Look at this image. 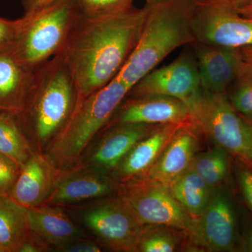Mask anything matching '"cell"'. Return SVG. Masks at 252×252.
<instances>
[{
    "label": "cell",
    "mask_w": 252,
    "mask_h": 252,
    "mask_svg": "<svg viewBox=\"0 0 252 252\" xmlns=\"http://www.w3.org/2000/svg\"><path fill=\"white\" fill-rule=\"evenodd\" d=\"M79 16L72 0L23 16L11 49L21 62L36 70L63 52Z\"/></svg>",
    "instance_id": "5b68a950"
},
{
    "label": "cell",
    "mask_w": 252,
    "mask_h": 252,
    "mask_svg": "<svg viewBox=\"0 0 252 252\" xmlns=\"http://www.w3.org/2000/svg\"><path fill=\"white\" fill-rule=\"evenodd\" d=\"M192 122L160 124L132 147L118 165L123 179H129L147 172L177 130Z\"/></svg>",
    "instance_id": "e0dca14e"
},
{
    "label": "cell",
    "mask_w": 252,
    "mask_h": 252,
    "mask_svg": "<svg viewBox=\"0 0 252 252\" xmlns=\"http://www.w3.org/2000/svg\"><path fill=\"white\" fill-rule=\"evenodd\" d=\"M35 72L21 62L11 48L0 51V112L16 117L23 112Z\"/></svg>",
    "instance_id": "9a60e30c"
},
{
    "label": "cell",
    "mask_w": 252,
    "mask_h": 252,
    "mask_svg": "<svg viewBox=\"0 0 252 252\" xmlns=\"http://www.w3.org/2000/svg\"><path fill=\"white\" fill-rule=\"evenodd\" d=\"M77 99L72 73L63 56L59 55L36 69L21 114L28 113L38 139L44 142L56 135L66 124Z\"/></svg>",
    "instance_id": "277c9868"
},
{
    "label": "cell",
    "mask_w": 252,
    "mask_h": 252,
    "mask_svg": "<svg viewBox=\"0 0 252 252\" xmlns=\"http://www.w3.org/2000/svg\"><path fill=\"white\" fill-rule=\"evenodd\" d=\"M84 220L111 248L124 252L138 250L144 225L139 223L122 200L94 207L84 214Z\"/></svg>",
    "instance_id": "30bf717a"
},
{
    "label": "cell",
    "mask_w": 252,
    "mask_h": 252,
    "mask_svg": "<svg viewBox=\"0 0 252 252\" xmlns=\"http://www.w3.org/2000/svg\"><path fill=\"white\" fill-rule=\"evenodd\" d=\"M149 5L116 14L79 16L61 54L83 98L114 79L135 49Z\"/></svg>",
    "instance_id": "6da1fadb"
},
{
    "label": "cell",
    "mask_w": 252,
    "mask_h": 252,
    "mask_svg": "<svg viewBox=\"0 0 252 252\" xmlns=\"http://www.w3.org/2000/svg\"><path fill=\"white\" fill-rule=\"evenodd\" d=\"M51 159L31 155L21 167V172L9 197L26 207H38L52 191L56 169Z\"/></svg>",
    "instance_id": "2e32d148"
},
{
    "label": "cell",
    "mask_w": 252,
    "mask_h": 252,
    "mask_svg": "<svg viewBox=\"0 0 252 252\" xmlns=\"http://www.w3.org/2000/svg\"><path fill=\"white\" fill-rule=\"evenodd\" d=\"M122 200L144 226L162 225L192 235L196 230L198 219L190 216L165 186L148 180L132 186Z\"/></svg>",
    "instance_id": "52a82bcc"
},
{
    "label": "cell",
    "mask_w": 252,
    "mask_h": 252,
    "mask_svg": "<svg viewBox=\"0 0 252 252\" xmlns=\"http://www.w3.org/2000/svg\"><path fill=\"white\" fill-rule=\"evenodd\" d=\"M175 235L165 229L144 230L138 250L143 252H172L178 247Z\"/></svg>",
    "instance_id": "4316f807"
},
{
    "label": "cell",
    "mask_w": 252,
    "mask_h": 252,
    "mask_svg": "<svg viewBox=\"0 0 252 252\" xmlns=\"http://www.w3.org/2000/svg\"><path fill=\"white\" fill-rule=\"evenodd\" d=\"M195 127L193 122H190L176 132L147 171L149 181L167 186L190 167L198 144Z\"/></svg>",
    "instance_id": "4fadbf2b"
},
{
    "label": "cell",
    "mask_w": 252,
    "mask_h": 252,
    "mask_svg": "<svg viewBox=\"0 0 252 252\" xmlns=\"http://www.w3.org/2000/svg\"><path fill=\"white\" fill-rule=\"evenodd\" d=\"M134 0H72L81 16L97 17L122 12L132 7Z\"/></svg>",
    "instance_id": "484cf974"
},
{
    "label": "cell",
    "mask_w": 252,
    "mask_h": 252,
    "mask_svg": "<svg viewBox=\"0 0 252 252\" xmlns=\"http://www.w3.org/2000/svg\"><path fill=\"white\" fill-rule=\"evenodd\" d=\"M21 169L17 162L0 153V196H10Z\"/></svg>",
    "instance_id": "83f0119b"
},
{
    "label": "cell",
    "mask_w": 252,
    "mask_h": 252,
    "mask_svg": "<svg viewBox=\"0 0 252 252\" xmlns=\"http://www.w3.org/2000/svg\"><path fill=\"white\" fill-rule=\"evenodd\" d=\"M200 89L195 56L185 51L168 65L153 69L144 76L129 91L127 95L131 98L165 95L188 102Z\"/></svg>",
    "instance_id": "9c48e42d"
},
{
    "label": "cell",
    "mask_w": 252,
    "mask_h": 252,
    "mask_svg": "<svg viewBox=\"0 0 252 252\" xmlns=\"http://www.w3.org/2000/svg\"><path fill=\"white\" fill-rule=\"evenodd\" d=\"M232 9L241 16L252 18V0ZM239 50L241 56L242 65L252 71V46H245Z\"/></svg>",
    "instance_id": "f546056e"
},
{
    "label": "cell",
    "mask_w": 252,
    "mask_h": 252,
    "mask_svg": "<svg viewBox=\"0 0 252 252\" xmlns=\"http://www.w3.org/2000/svg\"><path fill=\"white\" fill-rule=\"evenodd\" d=\"M0 153L7 156L21 167L31 156L16 116L3 112H0Z\"/></svg>",
    "instance_id": "603a6c76"
},
{
    "label": "cell",
    "mask_w": 252,
    "mask_h": 252,
    "mask_svg": "<svg viewBox=\"0 0 252 252\" xmlns=\"http://www.w3.org/2000/svg\"><path fill=\"white\" fill-rule=\"evenodd\" d=\"M243 117V116H242ZM244 120H245V124H246L247 127L250 133V137H251L252 141V119L251 118L243 117Z\"/></svg>",
    "instance_id": "e575fe53"
},
{
    "label": "cell",
    "mask_w": 252,
    "mask_h": 252,
    "mask_svg": "<svg viewBox=\"0 0 252 252\" xmlns=\"http://www.w3.org/2000/svg\"><path fill=\"white\" fill-rule=\"evenodd\" d=\"M248 118H251V119H252V117H248Z\"/></svg>",
    "instance_id": "f35d334b"
},
{
    "label": "cell",
    "mask_w": 252,
    "mask_h": 252,
    "mask_svg": "<svg viewBox=\"0 0 252 252\" xmlns=\"http://www.w3.org/2000/svg\"><path fill=\"white\" fill-rule=\"evenodd\" d=\"M60 1L61 0H23L22 4L25 11L23 16H28L35 14Z\"/></svg>",
    "instance_id": "1f68e13d"
},
{
    "label": "cell",
    "mask_w": 252,
    "mask_h": 252,
    "mask_svg": "<svg viewBox=\"0 0 252 252\" xmlns=\"http://www.w3.org/2000/svg\"><path fill=\"white\" fill-rule=\"evenodd\" d=\"M235 80L238 83L230 95V103L236 112L242 114L243 117H252V71L243 67L241 64Z\"/></svg>",
    "instance_id": "d4e9b609"
},
{
    "label": "cell",
    "mask_w": 252,
    "mask_h": 252,
    "mask_svg": "<svg viewBox=\"0 0 252 252\" xmlns=\"http://www.w3.org/2000/svg\"><path fill=\"white\" fill-rule=\"evenodd\" d=\"M187 103L195 126L252 170L251 137L243 117L237 114L225 94H211L201 89Z\"/></svg>",
    "instance_id": "8992f818"
},
{
    "label": "cell",
    "mask_w": 252,
    "mask_h": 252,
    "mask_svg": "<svg viewBox=\"0 0 252 252\" xmlns=\"http://www.w3.org/2000/svg\"><path fill=\"white\" fill-rule=\"evenodd\" d=\"M26 210L11 197L0 196V248L3 252H21L29 241Z\"/></svg>",
    "instance_id": "7402d4cb"
},
{
    "label": "cell",
    "mask_w": 252,
    "mask_h": 252,
    "mask_svg": "<svg viewBox=\"0 0 252 252\" xmlns=\"http://www.w3.org/2000/svg\"><path fill=\"white\" fill-rule=\"evenodd\" d=\"M197 42L240 49L252 46V18L234 9L200 0L193 21Z\"/></svg>",
    "instance_id": "ba28073f"
},
{
    "label": "cell",
    "mask_w": 252,
    "mask_h": 252,
    "mask_svg": "<svg viewBox=\"0 0 252 252\" xmlns=\"http://www.w3.org/2000/svg\"><path fill=\"white\" fill-rule=\"evenodd\" d=\"M248 249L249 251L252 252V231L249 236L248 240Z\"/></svg>",
    "instance_id": "d590c367"
},
{
    "label": "cell",
    "mask_w": 252,
    "mask_h": 252,
    "mask_svg": "<svg viewBox=\"0 0 252 252\" xmlns=\"http://www.w3.org/2000/svg\"><path fill=\"white\" fill-rule=\"evenodd\" d=\"M239 182L244 197L252 210V170L241 169L239 172Z\"/></svg>",
    "instance_id": "4dcf8cb0"
},
{
    "label": "cell",
    "mask_w": 252,
    "mask_h": 252,
    "mask_svg": "<svg viewBox=\"0 0 252 252\" xmlns=\"http://www.w3.org/2000/svg\"><path fill=\"white\" fill-rule=\"evenodd\" d=\"M24 207L31 232L51 245L61 248L81 235L79 228L59 209Z\"/></svg>",
    "instance_id": "d6986e66"
},
{
    "label": "cell",
    "mask_w": 252,
    "mask_h": 252,
    "mask_svg": "<svg viewBox=\"0 0 252 252\" xmlns=\"http://www.w3.org/2000/svg\"><path fill=\"white\" fill-rule=\"evenodd\" d=\"M191 45L201 89L211 94H225L238 77L241 65L240 50L197 41Z\"/></svg>",
    "instance_id": "7c38bea8"
},
{
    "label": "cell",
    "mask_w": 252,
    "mask_h": 252,
    "mask_svg": "<svg viewBox=\"0 0 252 252\" xmlns=\"http://www.w3.org/2000/svg\"><path fill=\"white\" fill-rule=\"evenodd\" d=\"M189 122L192 119L187 102L165 95L132 98L124 106L119 117L120 124L160 125Z\"/></svg>",
    "instance_id": "5bb4252c"
},
{
    "label": "cell",
    "mask_w": 252,
    "mask_h": 252,
    "mask_svg": "<svg viewBox=\"0 0 252 252\" xmlns=\"http://www.w3.org/2000/svg\"><path fill=\"white\" fill-rule=\"evenodd\" d=\"M129 91L117 76L94 94L78 97L72 114L50 147V159L55 166L67 167L79 158L93 137L112 118Z\"/></svg>",
    "instance_id": "3957f363"
},
{
    "label": "cell",
    "mask_w": 252,
    "mask_h": 252,
    "mask_svg": "<svg viewBox=\"0 0 252 252\" xmlns=\"http://www.w3.org/2000/svg\"><path fill=\"white\" fill-rule=\"evenodd\" d=\"M112 186L105 177L95 174L69 176L55 185L47 199L51 203H69L104 196L112 191Z\"/></svg>",
    "instance_id": "ffe728a7"
},
{
    "label": "cell",
    "mask_w": 252,
    "mask_h": 252,
    "mask_svg": "<svg viewBox=\"0 0 252 252\" xmlns=\"http://www.w3.org/2000/svg\"><path fill=\"white\" fill-rule=\"evenodd\" d=\"M201 1H204V2L211 3V4L222 5V6L234 8L239 6V5L245 4L249 1H251V0H201Z\"/></svg>",
    "instance_id": "836d02e7"
},
{
    "label": "cell",
    "mask_w": 252,
    "mask_h": 252,
    "mask_svg": "<svg viewBox=\"0 0 252 252\" xmlns=\"http://www.w3.org/2000/svg\"><path fill=\"white\" fill-rule=\"evenodd\" d=\"M21 24V18L9 20L0 18V51L11 47Z\"/></svg>",
    "instance_id": "f1b7e54d"
},
{
    "label": "cell",
    "mask_w": 252,
    "mask_h": 252,
    "mask_svg": "<svg viewBox=\"0 0 252 252\" xmlns=\"http://www.w3.org/2000/svg\"><path fill=\"white\" fill-rule=\"evenodd\" d=\"M63 251L69 252H99L100 248L97 245L89 241H72L61 248Z\"/></svg>",
    "instance_id": "d6a6232c"
},
{
    "label": "cell",
    "mask_w": 252,
    "mask_h": 252,
    "mask_svg": "<svg viewBox=\"0 0 252 252\" xmlns=\"http://www.w3.org/2000/svg\"><path fill=\"white\" fill-rule=\"evenodd\" d=\"M228 153L224 149L217 146L195 156L190 167L198 173L212 189L224 180L228 172Z\"/></svg>",
    "instance_id": "cb8c5ba5"
},
{
    "label": "cell",
    "mask_w": 252,
    "mask_h": 252,
    "mask_svg": "<svg viewBox=\"0 0 252 252\" xmlns=\"http://www.w3.org/2000/svg\"><path fill=\"white\" fill-rule=\"evenodd\" d=\"M193 237L207 251L230 252L234 249L236 217L229 197L224 192H212L206 209L198 219Z\"/></svg>",
    "instance_id": "8fae6325"
},
{
    "label": "cell",
    "mask_w": 252,
    "mask_h": 252,
    "mask_svg": "<svg viewBox=\"0 0 252 252\" xmlns=\"http://www.w3.org/2000/svg\"><path fill=\"white\" fill-rule=\"evenodd\" d=\"M165 187L181 206L195 219L202 216L213 192L190 167Z\"/></svg>",
    "instance_id": "44dd1931"
},
{
    "label": "cell",
    "mask_w": 252,
    "mask_h": 252,
    "mask_svg": "<svg viewBox=\"0 0 252 252\" xmlns=\"http://www.w3.org/2000/svg\"><path fill=\"white\" fill-rule=\"evenodd\" d=\"M160 1H161V0H146L147 4H155V3L158 2Z\"/></svg>",
    "instance_id": "8d00e7d4"
},
{
    "label": "cell",
    "mask_w": 252,
    "mask_h": 252,
    "mask_svg": "<svg viewBox=\"0 0 252 252\" xmlns=\"http://www.w3.org/2000/svg\"><path fill=\"white\" fill-rule=\"evenodd\" d=\"M200 0H161L149 5L140 39L117 77L129 89L172 51L195 42L194 15Z\"/></svg>",
    "instance_id": "7a4b0ae2"
},
{
    "label": "cell",
    "mask_w": 252,
    "mask_h": 252,
    "mask_svg": "<svg viewBox=\"0 0 252 252\" xmlns=\"http://www.w3.org/2000/svg\"><path fill=\"white\" fill-rule=\"evenodd\" d=\"M155 127L150 124H120L97 146L91 158V162L100 168L117 167L132 147Z\"/></svg>",
    "instance_id": "ac0fdd59"
},
{
    "label": "cell",
    "mask_w": 252,
    "mask_h": 252,
    "mask_svg": "<svg viewBox=\"0 0 252 252\" xmlns=\"http://www.w3.org/2000/svg\"><path fill=\"white\" fill-rule=\"evenodd\" d=\"M0 252H3L2 250H1V248H0Z\"/></svg>",
    "instance_id": "74e56055"
}]
</instances>
